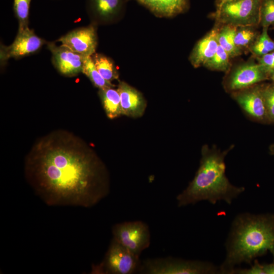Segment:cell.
Returning <instances> with one entry per match:
<instances>
[{"label": "cell", "mask_w": 274, "mask_h": 274, "mask_svg": "<svg viewBox=\"0 0 274 274\" xmlns=\"http://www.w3.org/2000/svg\"><path fill=\"white\" fill-rule=\"evenodd\" d=\"M227 152L203 147L200 165L193 179L177 196L179 207L202 200L214 204L220 200L231 204L244 191V187L232 185L226 176L224 159Z\"/></svg>", "instance_id": "cell-3"}, {"label": "cell", "mask_w": 274, "mask_h": 274, "mask_svg": "<svg viewBox=\"0 0 274 274\" xmlns=\"http://www.w3.org/2000/svg\"><path fill=\"white\" fill-rule=\"evenodd\" d=\"M262 1L236 0L227 3L216 8L211 16L218 25L259 26Z\"/></svg>", "instance_id": "cell-5"}, {"label": "cell", "mask_w": 274, "mask_h": 274, "mask_svg": "<svg viewBox=\"0 0 274 274\" xmlns=\"http://www.w3.org/2000/svg\"><path fill=\"white\" fill-rule=\"evenodd\" d=\"M117 89L120 95L122 114L131 117H141L146 106L142 94L123 81L119 82Z\"/></svg>", "instance_id": "cell-14"}, {"label": "cell", "mask_w": 274, "mask_h": 274, "mask_svg": "<svg viewBox=\"0 0 274 274\" xmlns=\"http://www.w3.org/2000/svg\"><path fill=\"white\" fill-rule=\"evenodd\" d=\"M268 28L267 27H263L261 32L249 49L254 58L274 51V41L269 37Z\"/></svg>", "instance_id": "cell-21"}, {"label": "cell", "mask_w": 274, "mask_h": 274, "mask_svg": "<svg viewBox=\"0 0 274 274\" xmlns=\"http://www.w3.org/2000/svg\"><path fill=\"white\" fill-rule=\"evenodd\" d=\"M47 42L29 27L18 30L14 41L10 45L6 46L1 45V64L5 65L11 58L18 59L33 54L38 52Z\"/></svg>", "instance_id": "cell-9"}, {"label": "cell", "mask_w": 274, "mask_h": 274, "mask_svg": "<svg viewBox=\"0 0 274 274\" xmlns=\"http://www.w3.org/2000/svg\"><path fill=\"white\" fill-rule=\"evenodd\" d=\"M226 73L223 81L224 88L226 91L231 93L269 79L260 65L254 60L231 67Z\"/></svg>", "instance_id": "cell-8"}, {"label": "cell", "mask_w": 274, "mask_h": 274, "mask_svg": "<svg viewBox=\"0 0 274 274\" xmlns=\"http://www.w3.org/2000/svg\"><path fill=\"white\" fill-rule=\"evenodd\" d=\"M46 45L52 54V64L61 75L71 77L82 72L86 56L74 52L61 45L57 46L54 42H47Z\"/></svg>", "instance_id": "cell-11"}, {"label": "cell", "mask_w": 274, "mask_h": 274, "mask_svg": "<svg viewBox=\"0 0 274 274\" xmlns=\"http://www.w3.org/2000/svg\"><path fill=\"white\" fill-rule=\"evenodd\" d=\"M138 273L143 274H212L219 268L208 261L172 257L148 258L141 261Z\"/></svg>", "instance_id": "cell-4"}, {"label": "cell", "mask_w": 274, "mask_h": 274, "mask_svg": "<svg viewBox=\"0 0 274 274\" xmlns=\"http://www.w3.org/2000/svg\"><path fill=\"white\" fill-rule=\"evenodd\" d=\"M31 0H14L13 9L18 22V30L28 27L30 5Z\"/></svg>", "instance_id": "cell-24"}, {"label": "cell", "mask_w": 274, "mask_h": 274, "mask_svg": "<svg viewBox=\"0 0 274 274\" xmlns=\"http://www.w3.org/2000/svg\"><path fill=\"white\" fill-rule=\"evenodd\" d=\"M262 87V85L257 84L231 93L232 97L243 110L257 121L268 119Z\"/></svg>", "instance_id": "cell-12"}, {"label": "cell", "mask_w": 274, "mask_h": 274, "mask_svg": "<svg viewBox=\"0 0 274 274\" xmlns=\"http://www.w3.org/2000/svg\"><path fill=\"white\" fill-rule=\"evenodd\" d=\"M265 274H274V262L270 264H263Z\"/></svg>", "instance_id": "cell-28"}, {"label": "cell", "mask_w": 274, "mask_h": 274, "mask_svg": "<svg viewBox=\"0 0 274 274\" xmlns=\"http://www.w3.org/2000/svg\"><path fill=\"white\" fill-rule=\"evenodd\" d=\"M160 17H172L186 12L189 0H135Z\"/></svg>", "instance_id": "cell-16"}, {"label": "cell", "mask_w": 274, "mask_h": 274, "mask_svg": "<svg viewBox=\"0 0 274 274\" xmlns=\"http://www.w3.org/2000/svg\"><path fill=\"white\" fill-rule=\"evenodd\" d=\"M230 59L227 52L219 45L215 54L203 66L210 70L227 73L231 67Z\"/></svg>", "instance_id": "cell-22"}, {"label": "cell", "mask_w": 274, "mask_h": 274, "mask_svg": "<svg viewBox=\"0 0 274 274\" xmlns=\"http://www.w3.org/2000/svg\"><path fill=\"white\" fill-rule=\"evenodd\" d=\"M218 26L217 40L219 45L227 52L231 58L242 55L243 52L236 46L234 42L237 27L229 25Z\"/></svg>", "instance_id": "cell-18"}, {"label": "cell", "mask_w": 274, "mask_h": 274, "mask_svg": "<svg viewBox=\"0 0 274 274\" xmlns=\"http://www.w3.org/2000/svg\"><path fill=\"white\" fill-rule=\"evenodd\" d=\"M226 258L220 273L232 274L242 263L251 264L269 252L274 262V214L243 213L234 219L226 243Z\"/></svg>", "instance_id": "cell-2"}, {"label": "cell", "mask_w": 274, "mask_h": 274, "mask_svg": "<svg viewBox=\"0 0 274 274\" xmlns=\"http://www.w3.org/2000/svg\"><path fill=\"white\" fill-rule=\"evenodd\" d=\"M262 91L268 119L274 121V82L262 85Z\"/></svg>", "instance_id": "cell-26"}, {"label": "cell", "mask_w": 274, "mask_h": 274, "mask_svg": "<svg viewBox=\"0 0 274 274\" xmlns=\"http://www.w3.org/2000/svg\"><path fill=\"white\" fill-rule=\"evenodd\" d=\"M127 0H86L87 13L95 25L108 24L123 14Z\"/></svg>", "instance_id": "cell-13"}, {"label": "cell", "mask_w": 274, "mask_h": 274, "mask_svg": "<svg viewBox=\"0 0 274 274\" xmlns=\"http://www.w3.org/2000/svg\"><path fill=\"white\" fill-rule=\"evenodd\" d=\"M271 153L274 155V145H272L270 148Z\"/></svg>", "instance_id": "cell-30"}, {"label": "cell", "mask_w": 274, "mask_h": 274, "mask_svg": "<svg viewBox=\"0 0 274 274\" xmlns=\"http://www.w3.org/2000/svg\"><path fill=\"white\" fill-rule=\"evenodd\" d=\"M99 96L105 112L110 119H114L122 114L120 97L117 89L113 87L99 89Z\"/></svg>", "instance_id": "cell-17"}, {"label": "cell", "mask_w": 274, "mask_h": 274, "mask_svg": "<svg viewBox=\"0 0 274 274\" xmlns=\"http://www.w3.org/2000/svg\"><path fill=\"white\" fill-rule=\"evenodd\" d=\"M113 238L133 254L140 256L150 244V229L146 223L137 220L114 224Z\"/></svg>", "instance_id": "cell-7"}, {"label": "cell", "mask_w": 274, "mask_h": 274, "mask_svg": "<svg viewBox=\"0 0 274 274\" xmlns=\"http://www.w3.org/2000/svg\"><path fill=\"white\" fill-rule=\"evenodd\" d=\"M25 175L36 194L50 206L90 208L110 191L102 163L79 138L64 131L35 144L26 158Z\"/></svg>", "instance_id": "cell-1"}, {"label": "cell", "mask_w": 274, "mask_h": 274, "mask_svg": "<svg viewBox=\"0 0 274 274\" xmlns=\"http://www.w3.org/2000/svg\"><path fill=\"white\" fill-rule=\"evenodd\" d=\"M138 256L112 238L103 260L92 264V274H132L139 272L141 263Z\"/></svg>", "instance_id": "cell-6"}, {"label": "cell", "mask_w": 274, "mask_h": 274, "mask_svg": "<svg viewBox=\"0 0 274 274\" xmlns=\"http://www.w3.org/2000/svg\"><path fill=\"white\" fill-rule=\"evenodd\" d=\"M236 0H216L215 2V5L216 8L221 7L223 4L227 3L232 2Z\"/></svg>", "instance_id": "cell-29"}, {"label": "cell", "mask_w": 274, "mask_h": 274, "mask_svg": "<svg viewBox=\"0 0 274 274\" xmlns=\"http://www.w3.org/2000/svg\"><path fill=\"white\" fill-rule=\"evenodd\" d=\"M82 73L85 74L92 83L99 89L114 86L112 83L106 81L99 73L91 56L85 57Z\"/></svg>", "instance_id": "cell-23"}, {"label": "cell", "mask_w": 274, "mask_h": 274, "mask_svg": "<svg viewBox=\"0 0 274 274\" xmlns=\"http://www.w3.org/2000/svg\"><path fill=\"white\" fill-rule=\"evenodd\" d=\"M260 25L274 26V0H262L260 11Z\"/></svg>", "instance_id": "cell-25"}, {"label": "cell", "mask_w": 274, "mask_h": 274, "mask_svg": "<svg viewBox=\"0 0 274 274\" xmlns=\"http://www.w3.org/2000/svg\"><path fill=\"white\" fill-rule=\"evenodd\" d=\"M255 59H256L270 79V77L274 74V51Z\"/></svg>", "instance_id": "cell-27"}, {"label": "cell", "mask_w": 274, "mask_h": 274, "mask_svg": "<svg viewBox=\"0 0 274 274\" xmlns=\"http://www.w3.org/2000/svg\"><path fill=\"white\" fill-rule=\"evenodd\" d=\"M270 79L274 82V74L270 77Z\"/></svg>", "instance_id": "cell-31"}, {"label": "cell", "mask_w": 274, "mask_h": 274, "mask_svg": "<svg viewBox=\"0 0 274 274\" xmlns=\"http://www.w3.org/2000/svg\"><path fill=\"white\" fill-rule=\"evenodd\" d=\"M96 25H90L75 28L56 40L74 52L84 56H91L97 45Z\"/></svg>", "instance_id": "cell-10"}, {"label": "cell", "mask_w": 274, "mask_h": 274, "mask_svg": "<svg viewBox=\"0 0 274 274\" xmlns=\"http://www.w3.org/2000/svg\"><path fill=\"white\" fill-rule=\"evenodd\" d=\"M255 26H244L237 27L234 37L236 46L243 52L249 49L260 34Z\"/></svg>", "instance_id": "cell-20"}, {"label": "cell", "mask_w": 274, "mask_h": 274, "mask_svg": "<svg viewBox=\"0 0 274 274\" xmlns=\"http://www.w3.org/2000/svg\"><path fill=\"white\" fill-rule=\"evenodd\" d=\"M218 26L216 24L194 46L189 57L194 67L203 66L215 54L219 46L217 40Z\"/></svg>", "instance_id": "cell-15"}, {"label": "cell", "mask_w": 274, "mask_h": 274, "mask_svg": "<svg viewBox=\"0 0 274 274\" xmlns=\"http://www.w3.org/2000/svg\"><path fill=\"white\" fill-rule=\"evenodd\" d=\"M91 57L96 68L104 79L110 83L118 79V73L111 58L104 54L96 53Z\"/></svg>", "instance_id": "cell-19"}]
</instances>
